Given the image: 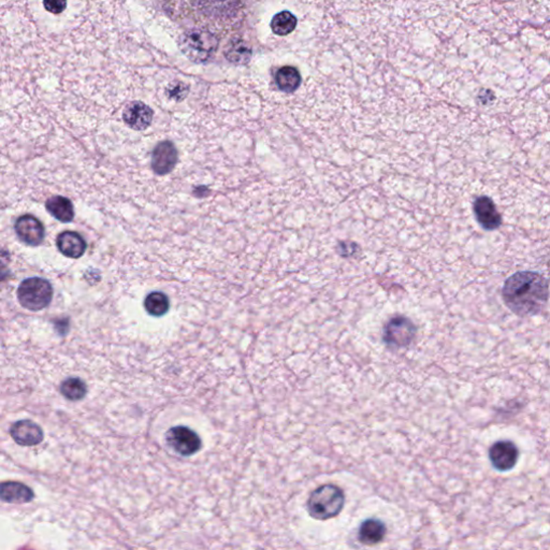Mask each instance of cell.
Masks as SVG:
<instances>
[{
    "mask_svg": "<svg viewBox=\"0 0 550 550\" xmlns=\"http://www.w3.org/2000/svg\"><path fill=\"white\" fill-rule=\"evenodd\" d=\"M178 152L173 143L162 141L155 146L152 153V169L158 176H166L176 168Z\"/></svg>",
    "mask_w": 550,
    "mask_h": 550,
    "instance_id": "obj_10",
    "label": "cell"
},
{
    "mask_svg": "<svg viewBox=\"0 0 550 550\" xmlns=\"http://www.w3.org/2000/svg\"><path fill=\"white\" fill-rule=\"evenodd\" d=\"M191 6L203 15L210 17H228L237 12L241 0H189Z\"/></svg>",
    "mask_w": 550,
    "mask_h": 550,
    "instance_id": "obj_11",
    "label": "cell"
},
{
    "mask_svg": "<svg viewBox=\"0 0 550 550\" xmlns=\"http://www.w3.org/2000/svg\"><path fill=\"white\" fill-rule=\"evenodd\" d=\"M345 505V493L339 486L326 484L314 490L307 500V512L317 520L334 518Z\"/></svg>",
    "mask_w": 550,
    "mask_h": 550,
    "instance_id": "obj_2",
    "label": "cell"
},
{
    "mask_svg": "<svg viewBox=\"0 0 550 550\" xmlns=\"http://www.w3.org/2000/svg\"><path fill=\"white\" fill-rule=\"evenodd\" d=\"M218 37L205 29H191L179 38L182 53L193 63L201 64L213 57L218 48Z\"/></svg>",
    "mask_w": 550,
    "mask_h": 550,
    "instance_id": "obj_3",
    "label": "cell"
},
{
    "mask_svg": "<svg viewBox=\"0 0 550 550\" xmlns=\"http://www.w3.org/2000/svg\"><path fill=\"white\" fill-rule=\"evenodd\" d=\"M17 300L24 309L38 312L46 309L53 298V287L46 278H28L19 284Z\"/></svg>",
    "mask_w": 550,
    "mask_h": 550,
    "instance_id": "obj_4",
    "label": "cell"
},
{
    "mask_svg": "<svg viewBox=\"0 0 550 550\" xmlns=\"http://www.w3.org/2000/svg\"><path fill=\"white\" fill-rule=\"evenodd\" d=\"M252 54L251 46L243 40L238 39L231 42L225 51V57L234 65H245L251 61Z\"/></svg>",
    "mask_w": 550,
    "mask_h": 550,
    "instance_id": "obj_19",
    "label": "cell"
},
{
    "mask_svg": "<svg viewBox=\"0 0 550 550\" xmlns=\"http://www.w3.org/2000/svg\"><path fill=\"white\" fill-rule=\"evenodd\" d=\"M275 82L282 92L294 93L301 84V75L296 68L284 66L280 68L275 75Z\"/></svg>",
    "mask_w": 550,
    "mask_h": 550,
    "instance_id": "obj_18",
    "label": "cell"
},
{
    "mask_svg": "<svg viewBox=\"0 0 550 550\" xmlns=\"http://www.w3.org/2000/svg\"><path fill=\"white\" fill-rule=\"evenodd\" d=\"M11 255L7 249L0 247V283L7 280L10 275L9 263Z\"/></svg>",
    "mask_w": 550,
    "mask_h": 550,
    "instance_id": "obj_23",
    "label": "cell"
},
{
    "mask_svg": "<svg viewBox=\"0 0 550 550\" xmlns=\"http://www.w3.org/2000/svg\"><path fill=\"white\" fill-rule=\"evenodd\" d=\"M58 251L68 258L77 259L86 252V241L75 231H64L56 239Z\"/></svg>",
    "mask_w": 550,
    "mask_h": 550,
    "instance_id": "obj_14",
    "label": "cell"
},
{
    "mask_svg": "<svg viewBox=\"0 0 550 550\" xmlns=\"http://www.w3.org/2000/svg\"><path fill=\"white\" fill-rule=\"evenodd\" d=\"M166 443L176 454L189 457L198 453L201 449V439L193 430L184 426H176L168 430Z\"/></svg>",
    "mask_w": 550,
    "mask_h": 550,
    "instance_id": "obj_6",
    "label": "cell"
},
{
    "mask_svg": "<svg viewBox=\"0 0 550 550\" xmlns=\"http://www.w3.org/2000/svg\"><path fill=\"white\" fill-rule=\"evenodd\" d=\"M490 464L499 472H509L516 466L519 449L514 442L502 439L491 445L488 451Z\"/></svg>",
    "mask_w": 550,
    "mask_h": 550,
    "instance_id": "obj_7",
    "label": "cell"
},
{
    "mask_svg": "<svg viewBox=\"0 0 550 550\" xmlns=\"http://www.w3.org/2000/svg\"><path fill=\"white\" fill-rule=\"evenodd\" d=\"M46 209L56 220L61 222H70L75 218L73 202L63 196H52L46 200Z\"/></svg>",
    "mask_w": 550,
    "mask_h": 550,
    "instance_id": "obj_17",
    "label": "cell"
},
{
    "mask_svg": "<svg viewBox=\"0 0 550 550\" xmlns=\"http://www.w3.org/2000/svg\"><path fill=\"white\" fill-rule=\"evenodd\" d=\"M417 334V328L408 317L397 315L391 317L383 329V341L392 350L406 348L412 344Z\"/></svg>",
    "mask_w": 550,
    "mask_h": 550,
    "instance_id": "obj_5",
    "label": "cell"
},
{
    "mask_svg": "<svg viewBox=\"0 0 550 550\" xmlns=\"http://www.w3.org/2000/svg\"><path fill=\"white\" fill-rule=\"evenodd\" d=\"M548 281L541 273L520 271L507 278L502 290L505 305L519 317L541 313L548 301Z\"/></svg>",
    "mask_w": 550,
    "mask_h": 550,
    "instance_id": "obj_1",
    "label": "cell"
},
{
    "mask_svg": "<svg viewBox=\"0 0 550 550\" xmlns=\"http://www.w3.org/2000/svg\"><path fill=\"white\" fill-rule=\"evenodd\" d=\"M15 231L23 243L30 247H38L44 242V225L34 215L19 216L15 222Z\"/></svg>",
    "mask_w": 550,
    "mask_h": 550,
    "instance_id": "obj_8",
    "label": "cell"
},
{
    "mask_svg": "<svg viewBox=\"0 0 550 550\" xmlns=\"http://www.w3.org/2000/svg\"><path fill=\"white\" fill-rule=\"evenodd\" d=\"M123 120L133 131H145L152 124L153 110L143 102H131L124 110Z\"/></svg>",
    "mask_w": 550,
    "mask_h": 550,
    "instance_id": "obj_12",
    "label": "cell"
},
{
    "mask_svg": "<svg viewBox=\"0 0 550 550\" xmlns=\"http://www.w3.org/2000/svg\"><path fill=\"white\" fill-rule=\"evenodd\" d=\"M387 528L384 522L377 518H369L361 522L358 528V541L363 545L374 546L381 543L386 536Z\"/></svg>",
    "mask_w": 550,
    "mask_h": 550,
    "instance_id": "obj_16",
    "label": "cell"
},
{
    "mask_svg": "<svg viewBox=\"0 0 550 550\" xmlns=\"http://www.w3.org/2000/svg\"><path fill=\"white\" fill-rule=\"evenodd\" d=\"M44 9L52 15H61L67 8V0H44Z\"/></svg>",
    "mask_w": 550,
    "mask_h": 550,
    "instance_id": "obj_24",
    "label": "cell"
},
{
    "mask_svg": "<svg viewBox=\"0 0 550 550\" xmlns=\"http://www.w3.org/2000/svg\"><path fill=\"white\" fill-rule=\"evenodd\" d=\"M10 435L21 446H35L44 441V431L30 420H19L10 429Z\"/></svg>",
    "mask_w": 550,
    "mask_h": 550,
    "instance_id": "obj_13",
    "label": "cell"
},
{
    "mask_svg": "<svg viewBox=\"0 0 550 550\" xmlns=\"http://www.w3.org/2000/svg\"><path fill=\"white\" fill-rule=\"evenodd\" d=\"M169 299L164 292H151L150 294H147V297L144 300L145 310L152 316H164L169 310Z\"/></svg>",
    "mask_w": 550,
    "mask_h": 550,
    "instance_id": "obj_21",
    "label": "cell"
},
{
    "mask_svg": "<svg viewBox=\"0 0 550 550\" xmlns=\"http://www.w3.org/2000/svg\"><path fill=\"white\" fill-rule=\"evenodd\" d=\"M168 93H169V96L171 98L182 100L189 93V86L182 82H174L173 84H170Z\"/></svg>",
    "mask_w": 550,
    "mask_h": 550,
    "instance_id": "obj_25",
    "label": "cell"
},
{
    "mask_svg": "<svg viewBox=\"0 0 550 550\" xmlns=\"http://www.w3.org/2000/svg\"><path fill=\"white\" fill-rule=\"evenodd\" d=\"M61 395L70 401H80L87 394V387L84 381L77 377H69L61 384Z\"/></svg>",
    "mask_w": 550,
    "mask_h": 550,
    "instance_id": "obj_22",
    "label": "cell"
},
{
    "mask_svg": "<svg viewBox=\"0 0 550 550\" xmlns=\"http://www.w3.org/2000/svg\"><path fill=\"white\" fill-rule=\"evenodd\" d=\"M35 495L32 488L19 482H5L0 484V500L11 504H24L30 502Z\"/></svg>",
    "mask_w": 550,
    "mask_h": 550,
    "instance_id": "obj_15",
    "label": "cell"
},
{
    "mask_svg": "<svg viewBox=\"0 0 550 550\" xmlns=\"http://www.w3.org/2000/svg\"><path fill=\"white\" fill-rule=\"evenodd\" d=\"M474 215L478 224L488 231L497 230L502 225V218L497 205L488 196H480L473 203Z\"/></svg>",
    "mask_w": 550,
    "mask_h": 550,
    "instance_id": "obj_9",
    "label": "cell"
},
{
    "mask_svg": "<svg viewBox=\"0 0 550 550\" xmlns=\"http://www.w3.org/2000/svg\"><path fill=\"white\" fill-rule=\"evenodd\" d=\"M297 17L290 11H282L271 21V29L278 36H287L297 27Z\"/></svg>",
    "mask_w": 550,
    "mask_h": 550,
    "instance_id": "obj_20",
    "label": "cell"
}]
</instances>
